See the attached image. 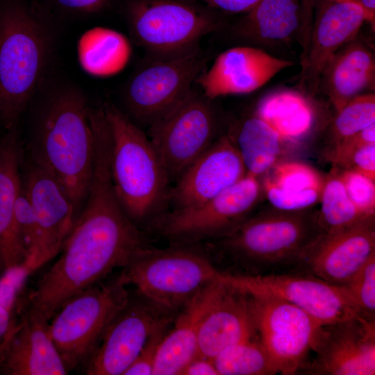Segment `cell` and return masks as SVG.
Instances as JSON below:
<instances>
[{"label": "cell", "instance_id": "484cf974", "mask_svg": "<svg viewBox=\"0 0 375 375\" xmlns=\"http://www.w3.org/2000/svg\"><path fill=\"white\" fill-rule=\"evenodd\" d=\"M223 283V278L200 292L180 310L159 347L153 375H181L198 355L201 322Z\"/></svg>", "mask_w": 375, "mask_h": 375}, {"label": "cell", "instance_id": "2e32d148", "mask_svg": "<svg viewBox=\"0 0 375 375\" xmlns=\"http://www.w3.org/2000/svg\"><path fill=\"white\" fill-rule=\"evenodd\" d=\"M311 350L315 358L301 372L320 375H374L375 320L357 315L322 325Z\"/></svg>", "mask_w": 375, "mask_h": 375}, {"label": "cell", "instance_id": "e0dca14e", "mask_svg": "<svg viewBox=\"0 0 375 375\" xmlns=\"http://www.w3.org/2000/svg\"><path fill=\"white\" fill-rule=\"evenodd\" d=\"M22 183L36 217L39 244L35 271L55 258L73 228L75 208L53 173L43 164L26 158Z\"/></svg>", "mask_w": 375, "mask_h": 375}, {"label": "cell", "instance_id": "cb8c5ba5", "mask_svg": "<svg viewBox=\"0 0 375 375\" xmlns=\"http://www.w3.org/2000/svg\"><path fill=\"white\" fill-rule=\"evenodd\" d=\"M23 149L18 126L0 138V262L3 269L24 264L26 259L14 217L22 186Z\"/></svg>", "mask_w": 375, "mask_h": 375}, {"label": "cell", "instance_id": "f6af8a7d", "mask_svg": "<svg viewBox=\"0 0 375 375\" xmlns=\"http://www.w3.org/2000/svg\"><path fill=\"white\" fill-rule=\"evenodd\" d=\"M363 11L365 21L370 24L373 31L375 30V0H353Z\"/></svg>", "mask_w": 375, "mask_h": 375}, {"label": "cell", "instance_id": "74e56055", "mask_svg": "<svg viewBox=\"0 0 375 375\" xmlns=\"http://www.w3.org/2000/svg\"><path fill=\"white\" fill-rule=\"evenodd\" d=\"M169 325L162 326L150 336L124 375H153L158 351Z\"/></svg>", "mask_w": 375, "mask_h": 375}, {"label": "cell", "instance_id": "ab89813d", "mask_svg": "<svg viewBox=\"0 0 375 375\" xmlns=\"http://www.w3.org/2000/svg\"><path fill=\"white\" fill-rule=\"evenodd\" d=\"M370 144H375V123L333 146L327 159L335 165L356 149Z\"/></svg>", "mask_w": 375, "mask_h": 375}, {"label": "cell", "instance_id": "4fadbf2b", "mask_svg": "<svg viewBox=\"0 0 375 375\" xmlns=\"http://www.w3.org/2000/svg\"><path fill=\"white\" fill-rule=\"evenodd\" d=\"M250 294L259 338L278 374L292 375L301 372L322 325L284 300Z\"/></svg>", "mask_w": 375, "mask_h": 375}, {"label": "cell", "instance_id": "ffe728a7", "mask_svg": "<svg viewBox=\"0 0 375 375\" xmlns=\"http://www.w3.org/2000/svg\"><path fill=\"white\" fill-rule=\"evenodd\" d=\"M293 65L259 48L235 47L220 53L195 83L206 97L215 100L228 94L251 93Z\"/></svg>", "mask_w": 375, "mask_h": 375}, {"label": "cell", "instance_id": "ac0fdd59", "mask_svg": "<svg viewBox=\"0 0 375 375\" xmlns=\"http://www.w3.org/2000/svg\"><path fill=\"white\" fill-rule=\"evenodd\" d=\"M247 174L230 135L222 134L193 161L171 188L172 209L195 206L218 195Z\"/></svg>", "mask_w": 375, "mask_h": 375}, {"label": "cell", "instance_id": "b9f144b4", "mask_svg": "<svg viewBox=\"0 0 375 375\" xmlns=\"http://www.w3.org/2000/svg\"><path fill=\"white\" fill-rule=\"evenodd\" d=\"M62 10L74 13H93L105 8L111 0H53Z\"/></svg>", "mask_w": 375, "mask_h": 375}, {"label": "cell", "instance_id": "30bf717a", "mask_svg": "<svg viewBox=\"0 0 375 375\" xmlns=\"http://www.w3.org/2000/svg\"><path fill=\"white\" fill-rule=\"evenodd\" d=\"M262 192L259 178L246 174L203 203L165 211L148 228L174 244L215 241L230 233L251 215Z\"/></svg>", "mask_w": 375, "mask_h": 375}, {"label": "cell", "instance_id": "52a82bcc", "mask_svg": "<svg viewBox=\"0 0 375 375\" xmlns=\"http://www.w3.org/2000/svg\"><path fill=\"white\" fill-rule=\"evenodd\" d=\"M126 16L131 35L147 58L192 51L203 37L228 23L226 15L197 0H131Z\"/></svg>", "mask_w": 375, "mask_h": 375}, {"label": "cell", "instance_id": "f1b7e54d", "mask_svg": "<svg viewBox=\"0 0 375 375\" xmlns=\"http://www.w3.org/2000/svg\"><path fill=\"white\" fill-rule=\"evenodd\" d=\"M132 53L129 40L115 30L97 26L86 31L77 44L79 64L88 74L115 75L128 64Z\"/></svg>", "mask_w": 375, "mask_h": 375}, {"label": "cell", "instance_id": "d4e9b609", "mask_svg": "<svg viewBox=\"0 0 375 375\" xmlns=\"http://www.w3.org/2000/svg\"><path fill=\"white\" fill-rule=\"evenodd\" d=\"M375 56L368 42L358 33L326 62L316 94L326 95L336 112L366 90H374Z\"/></svg>", "mask_w": 375, "mask_h": 375}, {"label": "cell", "instance_id": "9c48e42d", "mask_svg": "<svg viewBox=\"0 0 375 375\" xmlns=\"http://www.w3.org/2000/svg\"><path fill=\"white\" fill-rule=\"evenodd\" d=\"M210 58V53L200 47L174 56L147 58L125 85L123 111L138 126L149 128L185 97Z\"/></svg>", "mask_w": 375, "mask_h": 375}, {"label": "cell", "instance_id": "7402d4cb", "mask_svg": "<svg viewBox=\"0 0 375 375\" xmlns=\"http://www.w3.org/2000/svg\"><path fill=\"white\" fill-rule=\"evenodd\" d=\"M257 334L252 296L223 278L201 324L198 355L212 359L227 347Z\"/></svg>", "mask_w": 375, "mask_h": 375}, {"label": "cell", "instance_id": "8d00e7d4", "mask_svg": "<svg viewBox=\"0 0 375 375\" xmlns=\"http://www.w3.org/2000/svg\"><path fill=\"white\" fill-rule=\"evenodd\" d=\"M32 274L24 263L3 269L0 274V306L17 315L18 308L24 296V288Z\"/></svg>", "mask_w": 375, "mask_h": 375}, {"label": "cell", "instance_id": "9a60e30c", "mask_svg": "<svg viewBox=\"0 0 375 375\" xmlns=\"http://www.w3.org/2000/svg\"><path fill=\"white\" fill-rule=\"evenodd\" d=\"M365 22L358 4L350 1L315 0L312 18L301 42V69L297 87L306 97L316 94L328 60L358 33Z\"/></svg>", "mask_w": 375, "mask_h": 375}, {"label": "cell", "instance_id": "8fae6325", "mask_svg": "<svg viewBox=\"0 0 375 375\" xmlns=\"http://www.w3.org/2000/svg\"><path fill=\"white\" fill-rule=\"evenodd\" d=\"M221 116L214 100L191 88L170 112L148 128L147 134L171 182L222 135Z\"/></svg>", "mask_w": 375, "mask_h": 375}, {"label": "cell", "instance_id": "d590c367", "mask_svg": "<svg viewBox=\"0 0 375 375\" xmlns=\"http://www.w3.org/2000/svg\"><path fill=\"white\" fill-rule=\"evenodd\" d=\"M337 168L355 206L364 215H375V181L356 171Z\"/></svg>", "mask_w": 375, "mask_h": 375}, {"label": "cell", "instance_id": "4316f807", "mask_svg": "<svg viewBox=\"0 0 375 375\" xmlns=\"http://www.w3.org/2000/svg\"><path fill=\"white\" fill-rule=\"evenodd\" d=\"M262 192L274 208L296 211L320 201L324 179L311 166L297 161L277 162L268 172Z\"/></svg>", "mask_w": 375, "mask_h": 375}, {"label": "cell", "instance_id": "6da1fadb", "mask_svg": "<svg viewBox=\"0 0 375 375\" xmlns=\"http://www.w3.org/2000/svg\"><path fill=\"white\" fill-rule=\"evenodd\" d=\"M149 245L144 232L121 206L110 179L95 176L58 259L24 296L20 310L49 322L71 297L123 268Z\"/></svg>", "mask_w": 375, "mask_h": 375}, {"label": "cell", "instance_id": "83f0119b", "mask_svg": "<svg viewBox=\"0 0 375 375\" xmlns=\"http://www.w3.org/2000/svg\"><path fill=\"white\" fill-rule=\"evenodd\" d=\"M228 133L247 174L257 178L278 162L285 144L278 133L256 113L242 119Z\"/></svg>", "mask_w": 375, "mask_h": 375}, {"label": "cell", "instance_id": "d6a6232c", "mask_svg": "<svg viewBox=\"0 0 375 375\" xmlns=\"http://www.w3.org/2000/svg\"><path fill=\"white\" fill-rule=\"evenodd\" d=\"M374 123V93L353 97L337 112L331 127L332 147Z\"/></svg>", "mask_w": 375, "mask_h": 375}, {"label": "cell", "instance_id": "7bdbcfd3", "mask_svg": "<svg viewBox=\"0 0 375 375\" xmlns=\"http://www.w3.org/2000/svg\"><path fill=\"white\" fill-rule=\"evenodd\" d=\"M181 375H219L212 359L197 355L183 369Z\"/></svg>", "mask_w": 375, "mask_h": 375}, {"label": "cell", "instance_id": "3957f363", "mask_svg": "<svg viewBox=\"0 0 375 375\" xmlns=\"http://www.w3.org/2000/svg\"><path fill=\"white\" fill-rule=\"evenodd\" d=\"M51 26L33 10L12 3L0 10V123L18 126L47 78L54 49Z\"/></svg>", "mask_w": 375, "mask_h": 375}, {"label": "cell", "instance_id": "1f68e13d", "mask_svg": "<svg viewBox=\"0 0 375 375\" xmlns=\"http://www.w3.org/2000/svg\"><path fill=\"white\" fill-rule=\"evenodd\" d=\"M219 375H273L276 369L258 334L231 345L212 358Z\"/></svg>", "mask_w": 375, "mask_h": 375}, {"label": "cell", "instance_id": "bcb514c9", "mask_svg": "<svg viewBox=\"0 0 375 375\" xmlns=\"http://www.w3.org/2000/svg\"><path fill=\"white\" fill-rule=\"evenodd\" d=\"M337 1H353V0H337ZM354 2V1H353Z\"/></svg>", "mask_w": 375, "mask_h": 375}, {"label": "cell", "instance_id": "e575fe53", "mask_svg": "<svg viewBox=\"0 0 375 375\" xmlns=\"http://www.w3.org/2000/svg\"><path fill=\"white\" fill-rule=\"evenodd\" d=\"M352 301L365 317L375 319V253L344 285Z\"/></svg>", "mask_w": 375, "mask_h": 375}, {"label": "cell", "instance_id": "d6986e66", "mask_svg": "<svg viewBox=\"0 0 375 375\" xmlns=\"http://www.w3.org/2000/svg\"><path fill=\"white\" fill-rule=\"evenodd\" d=\"M375 253V215L343 230L324 234L294 272L344 286Z\"/></svg>", "mask_w": 375, "mask_h": 375}, {"label": "cell", "instance_id": "44dd1931", "mask_svg": "<svg viewBox=\"0 0 375 375\" xmlns=\"http://www.w3.org/2000/svg\"><path fill=\"white\" fill-rule=\"evenodd\" d=\"M49 322L31 310L19 311L0 354V374H68L50 336Z\"/></svg>", "mask_w": 375, "mask_h": 375}, {"label": "cell", "instance_id": "277c9868", "mask_svg": "<svg viewBox=\"0 0 375 375\" xmlns=\"http://www.w3.org/2000/svg\"><path fill=\"white\" fill-rule=\"evenodd\" d=\"M324 234L318 210L274 208L251 215L215 241L246 275H266L294 272Z\"/></svg>", "mask_w": 375, "mask_h": 375}, {"label": "cell", "instance_id": "603a6c76", "mask_svg": "<svg viewBox=\"0 0 375 375\" xmlns=\"http://www.w3.org/2000/svg\"><path fill=\"white\" fill-rule=\"evenodd\" d=\"M315 0H260L227 30L233 38L255 45L274 46L302 39Z\"/></svg>", "mask_w": 375, "mask_h": 375}, {"label": "cell", "instance_id": "7c38bea8", "mask_svg": "<svg viewBox=\"0 0 375 375\" xmlns=\"http://www.w3.org/2000/svg\"><path fill=\"white\" fill-rule=\"evenodd\" d=\"M224 279L249 294L270 296L289 302L321 325L363 315L344 286L306 274L246 275L224 272Z\"/></svg>", "mask_w": 375, "mask_h": 375}, {"label": "cell", "instance_id": "5bb4252c", "mask_svg": "<svg viewBox=\"0 0 375 375\" xmlns=\"http://www.w3.org/2000/svg\"><path fill=\"white\" fill-rule=\"evenodd\" d=\"M133 299L111 322L85 365L87 375H124L150 336L172 324L174 313L142 297Z\"/></svg>", "mask_w": 375, "mask_h": 375}, {"label": "cell", "instance_id": "ba28073f", "mask_svg": "<svg viewBox=\"0 0 375 375\" xmlns=\"http://www.w3.org/2000/svg\"><path fill=\"white\" fill-rule=\"evenodd\" d=\"M123 273L71 297L49 322V332L68 373L85 366L131 295Z\"/></svg>", "mask_w": 375, "mask_h": 375}, {"label": "cell", "instance_id": "f35d334b", "mask_svg": "<svg viewBox=\"0 0 375 375\" xmlns=\"http://www.w3.org/2000/svg\"><path fill=\"white\" fill-rule=\"evenodd\" d=\"M334 166L358 172L375 181V144L356 149Z\"/></svg>", "mask_w": 375, "mask_h": 375}, {"label": "cell", "instance_id": "836d02e7", "mask_svg": "<svg viewBox=\"0 0 375 375\" xmlns=\"http://www.w3.org/2000/svg\"><path fill=\"white\" fill-rule=\"evenodd\" d=\"M14 217L16 228L26 253L24 262L33 273L39 244V233L34 210L22 185L17 197Z\"/></svg>", "mask_w": 375, "mask_h": 375}, {"label": "cell", "instance_id": "60d3db41", "mask_svg": "<svg viewBox=\"0 0 375 375\" xmlns=\"http://www.w3.org/2000/svg\"><path fill=\"white\" fill-rule=\"evenodd\" d=\"M225 15L245 14L260 0H197Z\"/></svg>", "mask_w": 375, "mask_h": 375}, {"label": "cell", "instance_id": "4dcf8cb0", "mask_svg": "<svg viewBox=\"0 0 375 375\" xmlns=\"http://www.w3.org/2000/svg\"><path fill=\"white\" fill-rule=\"evenodd\" d=\"M319 201V219L325 234L343 230L373 216L364 215L355 206L335 166L324 179Z\"/></svg>", "mask_w": 375, "mask_h": 375}, {"label": "cell", "instance_id": "f546056e", "mask_svg": "<svg viewBox=\"0 0 375 375\" xmlns=\"http://www.w3.org/2000/svg\"><path fill=\"white\" fill-rule=\"evenodd\" d=\"M307 97L293 91H279L264 97L256 114L279 135L283 142L306 138L315 124V112Z\"/></svg>", "mask_w": 375, "mask_h": 375}, {"label": "cell", "instance_id": "5b68a950", "mask_svg": "<svg viewBox=\"0 0 375 375\" xmlns=\"http://www.w3.org/2000/svg\"><path fill=\"white\" fill-rule=\"evenodd\" d=\"M102 108L111 135L110 174L123 209L139 227L167 210L170 179L147 135L111 102Z\"/></svg>", "mask_w": 375, "mask_h": 375}, {"label": "cell", "instance_id": "8992f818", "mask_svg": "<svg viewBox=\"0 0 375 375\" xmlns=\"http://www.w3.org/2000/svg\"><path fill=\"white\" fill-rule=\"evenodd\" d=\"M122 272L138 294L174 313L222 280L224 274L189 244L165 249L145 247L134 254Z\"/></svg>", "mask_w": 375, "mask_h": 375}, {"label": "cell", "instance_id": "ee69618b", "mask_svg": "<svg viewBox=\"0 0 375 375\" xmlns=\"http://www.w3.org/2000/svg\"><path fill=\"white\" fill-rule=\"evenodd\" d=\"M3 268L0 263V274ZM18 316L0 306V354L4 344L13 328Z\"/></svg>", "mask_w": 375, "mask_h": 375}, {"label": "cell", "instance_id": "7a4b0ae2", "mask_svg": "<svg viewBox=\"0 0 375 375\" xmlns=\"http://www.w3.org/2000/svg\"><path fill=\"white\" fill-rule=\"evenodd\" d=\"M91 108L80 88L48 78L28 106L27 157L53 173L72 202L76 218L86 201L92 177Z\"/></svg>", "mask_w": 375, "mask_h": 375}]
</instances>
